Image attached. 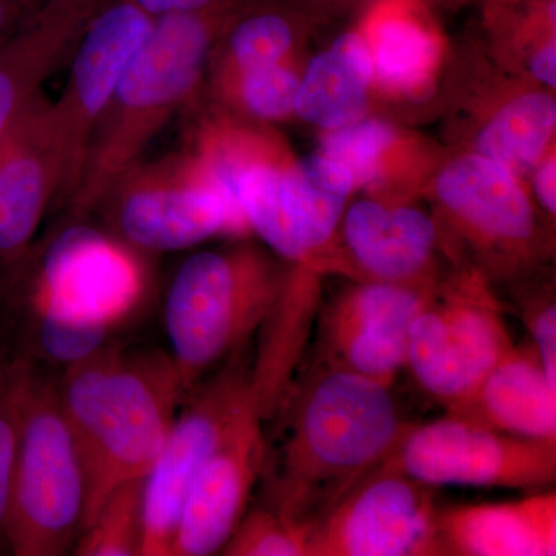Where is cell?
Returning <instances> with one entry per match:
<instances>
[{"label": "cell", "mask_w": 556, "mask_h": 556, "mask_svg": "<svg viewBox=\"0 0 556 556\" xmlns=\"http://www.w3.org/2000/svg\"><path fill=\"white\" fill-rule=\"evenodd\" d=\"M144 482L146 478L130 479L109 493L76 540L75 555L142 556Z\"/></svg>", "instance_id": "cell-28"}, {"label": "cell", "mask_w": 556, "mask_h": 556, "mask_svg": "<svg viewBox=\"0 0 556 556\" xmlns=\"http://www.w3.org/2000/svg\"><path fill=\"white\" fill-rule=\"evenodd\" d=\"M269 420L277 428L273 442L266 439L260 504L311 532L413 426L391 387L318 362L292 380Z\"/></svg>", "instance_id": "cell-1"}, {"label": "cell", "mask_w": 556, "mask_h": 556, "mask_svg": "<svg viewBox=\"0 0 556 556\" xmlns=\"http://www.w3.org/2000/svg\"><path fill=\"white\" fill-rule=\"evenodd\" d=\"M20 438L16 365L14 357L0 354V548L7 547L5 522L9 514L11 481Z\"/></svg>", "instance_id": "cell-30"}, {"label": "cell", "mask_w": 556, "mask_h": 556, "mask_svg": "<svg viewBox=\"0 0 556 556\" xmlns=\"http://www.w3.org/2000/svg\"><path fill=\"white\" fill-rule=\"evenodd\" d=\"M237 11L169 14L131 58L91 131L64 225L86 222L110 186L139 163L167 121L204 84L208 56Z\"/></svg>", "instance_id": "cell-4"}, {"label": "cell", "mask_w": 556, "mask_h": 556, "mask_svg": "<svg viewBox=\"0 0 556 556\" xmlns=\"http://www.w3.org/2000/svg\"><path fill=\"white\" fill-rule=\"evenodd\" d=\"M320 17L303 0H249L208 56V86L248 70L292 60Z\"/></svg>", "instance_id": "cell-22"}, {"label": "cell", "mask_w": 556, "mask_h": 556, "mask_svg": "<svg viewBox=\"0 0 556 556\" xmlns=\"http://www.w3.org/2000/svg\"><path fill=\"white\" fill-rule=\"evenodd\" d=\"M56 387L86 470L83 532L115 486L148 477L181 387L167 351L116 342L62 369Z\"/></svg>", "instance_id": "cell-3"}, {"label": "cell", "mask_w": 556, "mask_h": 556, "mask_svg": "<svg viewBox=\"0 0 556 556\" xmlns=\"http://www.w3.org/2000/svg\"><path fill=\"white\" fill-rule=\"evenodd\" d=\"M354 190L356 185L346 167L320 152L302 159L291 156L285 166L281 179L285 215L311 268L318 270L331 248Z\"/></svg>", "instance_id": "cell-25"}, {"label": "cell", "mask_w": 556, "mask_h": 556, "mask_svg": "<svg viewBox=\"0 0 556 556\" xmlns=\"http://www.w3.org/2000/svg\"><path fill=\"white\" fill-rule=\"evenodd\" d=\"M94 212L110 237L141 255L251 236L232 193L193 150L139 161L110 186Z\"/></svg>", "instance_id": "cell-8"}, {"label": "cell", "mask_w": 556, "mask_h": 556, "mask_svg": "<svg viewBox=\"0 0 556 556\" xmlns=\"http://www.w3.org/2000/svg\"><path fill=\"white\" fill-rule=\"evenodd\" d=\"M362 35L375 73V91L391 100L426 102L437 90L444 49L434 28L408 11L402 0L369 7Z\"/></svg>", "instance_id": "cell-21"}, {"label": "cell", "mask_w": 556, "mask_h": 556, "mask_svg": "<svg viewBox=\"0 0 556 556\" xmlns=\"http://www.w3.org/2000/svg\"><path fill=\"white\" fill-rule=\"evenodd\" d=\"M249 346L207 376L179 405L144 482L142 556H170L182 508L195 478L251 396Z\"/></svg>", "instance_id": "cell-10"}, {"label": "cell", "mask_w": 556, "mask_h": 556, "mask_svg": "<svg viewBox=\"0 0 556 556\" xmlns=\"http://www.w3.org/2000/svg\"><path fill=\"white\" fill-rule=\"evenodd\" d=\"M388 463L434 486L546 490L556 479V441L529 439L444 416L412 426Z\"/></svg>", "instance_id": "cell-11"}, {"label": "cell", "mask_w": 556, "mask_h": 556, "mask_svg": "<svg viewBox=\"0 0 556 556\" xmlns=\"http://www.w3.org/2000/svg\"><path fill=\"white\" fill-rule=\"evenodd\" d=\"M265 420L247 399L201 468L182 508L170 556L219 554L247 514L265 463Z\"/></svg>", "instance_id": "cell-17"}, {"label": "cell", "mask_w": 556, "mask_h": 556, "mask_svg": "<svg viewBox=\"0 0 556 556\" xmlns=\"http://www.w3.org/2000/svg\"><path fill=\"white\" fill-rule=\"evenodd\" d=\"M17 3H20L21 9L25 11L27 14L35 13V11H38L40 7L46 5L47 2H50V0H16Z\"/></svg>", "instance_id": "cell-37"}, {"label": "cell", "mask_w": 556, "mask_h": 556, "mask_svg": "<svg viewBox=\"0 0 556 556\" xmlns=\"http://www.w3.org/2000/svg\"><path fill=\"white\" fill-rule=\"evenodd\" d=\"M105 0H50L28 14L0 47V138L40 93V87L75 53L80 36Z\"/></svg>", "instance_id": "cell-18"}, {"label": "cell", "mask_w": 556, "mask_h": 556, "mask_svg": "<svg viewBox=\"0 0 556 556\" xmlns=\"http://www.w3.org/2000/svg\"><path fill=\"white\" fill-rule=\"evenodd\" d=\"M153 20L169 14L206 13V11H237L249 0H130Z\"/></svg>", "instance_id": "cell-32"}, {"label": "cell", "mask_w": 556, "mask_h": 556, "mask_svg": "<svg viewBox=\"0 0 556 556\" xmlns=\"http://www.w3.org/2000/svg\"><path fill=\"white\" fill-rule=\"evenodd\" d=\"M303 2L308 3L320 21H324L331 14L354 9H369L388 0H303Z\"/></svg>", "instance_id": "cell-35"}, {"label": "cell", "mask_w": 556, "mask_h": 556, "mask_svg": "<svg viewBox=\"0 0 556 556\" xmlns=\"http://www.w3.org/2000/svg\"><path fill=\"white\" fill-rule=\"evenodd\" d=\"M521 316L532 336L538 357L543 364L548 382L556 388V303L554 289L533 291L525 295Z\"/></svg>", "instance_id": "cell-31"}, {"label": "cell", "mask_w": 556, "mask_h": 556, "mask_svg": "<svg viewBox=\"0 0 556 556\" xmlns=\"http://www.w3.org/2000/svg\"><path fill=\"white\" fill-rule=\"evenodd\" d=\"M438 288L353 280L318 306V364L393 386L413 324Z\"/></svg>", "instance_id": "cell-14"}, {"label": "cell", "mask_w": 556, "mask_h": 556, "mask_svg": "<svg viewBox=\"0 0 556 556\" xmlns=\"http://www.w3.org/2000/svg\"><path fill=\"white\" fill-rule=\"evenodd\" d=\"M445 555H556V492L538 490L507 503L439 508Z\"/></svg>", "instance_id": "cell-20"}, {"label": "cell", "mask_w": 556, "mask_h": 556, "mask_svg": "<svg viewBox=\"0 0 556 556\" xmlns=\"http://www.w3.org/2000/svg\"><path fill=\"white\" fill-rule=\"evenodd\" d=\"M27 17L16 0H0V47L20 30Z\"/></svg>", "instance_id": "cell-34"}, {"label": "cell", "mask_w": 556, "mask_h": 556, "mask_svg": "<svg viewBox=\"0 0 556 556\" xmlns=\"http://www.w3.org/2000/svg\"><path fill=\"white\" fill-rule=\"evenodd\" d=\"M482 3L485 11L500 9H515V7L529 5V3L540 2V0H478Z\"/></svg>", "instance_id": "cell-36"}, {"label": "cell", "mask_w": 556, "mask_h": 556, "mask_svg": "<svg viewBox=\"0 0 556 556\" xmlns=\"http://www.w3.org/2000/svg\"><path fill=\"white\" fill-rule=\"evenodd\" d=\"M153 21L130 0H105L80 36L65 89L50 105L67 164V186L61 201H67L75 188L91 131L131 58L152 30Z\"/></svg>", "instance_id": "cell-15"}, {"label": "cell", "mask_w": 556, "mask_h": 556, "mask_svg": "<svg viewBox=\"0 0 556 556\" xmlns=\"http://www.w3.org/2000/svg\"><path fill=\"white\" fill-rule=\"evenodd\" d=\"M532 175L533 197L541 211L546 212L547 217L556 215V152L555 146L546 155L538 161L536 166L530 172Z\"/></svg>", "instance_id": "cell-33"}, {"label": "cell", "mask_w": 556, "mask_h": 556, "mask_svg": "<svg viewBox=\"0 0 556 556\" xmlns=\"http://www.w3.org/2000/svg\"><path fill=\"white\" fill-rule=\"evenodd\" d=\"M492 102L490 108H482L468 150L525 179L555 146L554 91L521 83L496 94Z\"/></svg>", "instance_id": "cell-24"}, {"label": "cell", "mask_w": 556, "mask_h": 556, "mask_svg": "<svg viewBox=\"0 0 556 556\" xmlns=\"http://www.w3.org/2000/svg\"><path fill=\"white\" fill-rule=\"evenodd\" d=\"M311 530L258 504L247 510L219 554L226 556H308Z\"/></svg>", "instance_id": "cell-29"}, {"label": "cell", "mask_w": 556, "mask_h": 556, "mask_svg": "<svg viewBox=\"0 0 556 556\" xmlns=\"http://www.w3.org/2000/svg\"><path fill=\"white\" fill-rule=\"evenodd\" d=\"M288 268L268 248L247 239L181 263L167 288L163 320L182 401L257 338Z\"/></svg>", "instance_id": "cell-5"}, {"label": "cell", "mask_w": 556, "mask_h": 556, "mask_svg": "<svg viewBox=\"0 0 556 556\" xmlns=\"http://www.w3.org/2000/svg\"><path fill=\"white\" fill-rule=\"evenodd\" d=\"M42 91L0 138V324L40 223L67 186V164Z\"/></svg>", "instance_id": "cell-13"}, {"label": "cell", "mask_w": 556, "mask_h": 556, "mask_svg": "<svg viewBox=\"0 0 556 556\" xmlns=\"http://www.w3.org/2000/svg\"><path fill=\"white\" fill-rule=\"evenodd\" d=\"M302 72L292 60L239 73L208 86L215 109L252 123H277L294 116Z\"/></svg>", "instance_id": "cell-27"}, {"label": "cell", "mask_w": 556, "mask_h": 556, "mask_svg": "<svg viewBox=\"0 0 556 556\" xmlns=\"http://www.w3.org/2000/svg\"><path fill=\"white\" fill-rule=\"evenodd\" d=\"M434 486L383 463L313 527L308 556H442Z\"/></svg>", "instance_id": "cell-12"}, {"label": "cell", "mask_w": 556, "mask_h": 556, "mask_svg": "<svg viewBox=\"0 0 556 556\" xmlns=\"http://www.w3.org/2000/svg\"><path fill=\"white\" fill-rule=\"evenodd\" d=\"M442 252L490 285L525 283L554 254V233L525 179L479 153H457L430 179Z\"/></svg>", "instance_id": "cell-7"}, {"label": "cell", "mask_w": 556, "mask_h": 556, "mask_svg": "<svg viewBox=\"0 0 556 556\" xmlns=\"http://www.w3.org/2000/svg\"><path fill=\"white\" fill-rule=\"evenodd\" d=\"M439 251L433 215L408 203L364 199L346 206L320 270L324 276L340 273L357 281L434 289L442 281Z\"/></svg>", "instance_id": "cell-16"}, {"label": "cell", "mask_w": 556, "mask_h": 556, "mask_svg": "<svg viewBox=\"0 0 556 556\" xmlns=\"http://www.w3.org/2000/svg\"><path fill=\"white\" fill-rule=\"evenodd\" d=\"M445 416L514 437L556 441V388L535 346H514Z\"/></svg>", "instance_id": "cell-19"}, {"label": "cell", "mask_w": 556, "mask_h": 556, "mask_svg": "<svg viewBox=\"0 0 556 556\" xmlns=\"http://www.w3.org/2000/svg\"><path fill=\"white\" fill-rule=\"evenodd\" d=\"M141 254L105 230L68 223L36 243L11 299L2 340L64 369L115 342L144 299Z\"/></svg>", "instance_id": "cell-2"}, {"label": "cell", "mask_w": 556, "mask_h": 556, "mask_svg": "<svg viewBox=\"0 0 556 556\" xmlns=\"http://www.w3.org/2000/svg\"><path fill=\"white\" fill-rule=\"evenodd\" d=\"M16 365V463L5 522L7 548L17 556H60L73 551L83 529L87 482L56 376L14 357Z\"/></svg>", "instance_id": "cell-6"}, {"label": "cell", "mask_w": 556, "mask_h": 556, "mask_svg": "<svg viewBox=\"0 0 556 556\" xmlns=\"http://www.w3.org/2000/svg\"><path fill=\"white\" fill-rule=\"evenodd\" d=\"M514 346L492 285L477 270L457 269L416 317L405 368L424 393L447 408Z\"/></svg>", "instance_id": "cell-9"}, {"label": "cell", "mask_w": 556, "mask_h": 556, "mask_svg": "<svg viewBox=\"0 0 556 556\" xmlns=\"http://www.w3.org/2000/svg\"><path fill=\"white\" fill-rule=\"evenodd\" d=\"M318 138L317 152L346 167L356 189L387 200L402 152L408 150L404 131L390 121L367 115L340 129L320 130Z\"/></svg>", "instance_id": "cell-26"}, {"label": "cell", "mask_w": 556, "mask_h": 556, "mask_svg": "<svg viewBox=\"0 0 556 556\" xmlns=\"http://www.w3.org/2000/svg\"><path fill=\"white\" fill-rule=\"evenodd\" d=\"M372 91L367 40L361 30L342 33L303 70L294 115L318 130L340 129L369 115Z\"/></svg>", "instance_id": "cell-23"}]
</instances>
